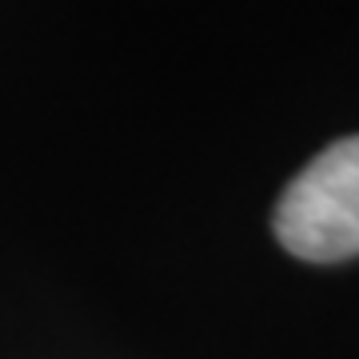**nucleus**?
<instances>
[{"instance_id": "1", "label": "nucleus", "mask_w": 359, "mask_h": 359, "mask_svg": "<svg viewBox=\"0 0 359 359\" xmlns=\"http://www.w3.org/2000/svg\"><path fill=\"white\" fill-rule=\"evenodd\" d=\"M276 240L308 264L359 256V136L323 148L283 188Z\"/></svg>"}]
</instances>
